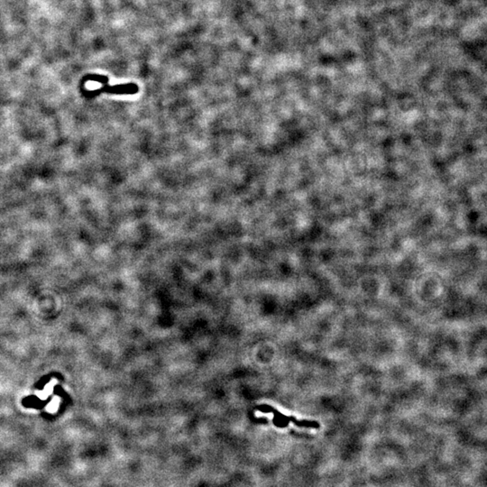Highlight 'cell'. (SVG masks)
I'll return each mask as SVG.
<instances>
[{"label":"cell","mask_w":487,"mask_h":487,"mask_svg":"<svg viewBox=\"0 0 487 487\" xmlns=\"http://www.w3.org/2000/svg\"><path fill=\"white\" fill-rule=\"evenodd\" d=\"M85 79H89V81H98L100 83H107L108 81V79L106 76H102V75H89Z\"/></svg>","instance_id":"obj_3"},{"label":"cell","mask_w":487,"mask_h":487,"mask_svg":"<svg viewBox=\"0 0 487 487\" xmlns=\"http://www.w3.org/2000/svg\"><path fill=\"white\" fill-rule=\"evenodd\" d=\"M256 409L261 410L263 412H273V414H274L273 422L278 427H286L289 422H292L293 423H295L299 427L320 428V424L318 422H310V421H298L296 418L291 417H291H285L284 414L280 413L279 411L274 410L273 407H271L269 405H264L263 404V405H260V406L256 407Z\"/></svg>","instance_id":"obj_1"},{"label":"cell","mask_w":487,"mask_h":487,"mask_svg":"<svg viewBox=\"0 0 487 487\" xmlns=\"http://www.w3.org/2000/svg\"><path fill=\"white\" fill-rule=\"evenodd\" d=\"M139 91V87L136 83L120 84V85H114V86H108L105 85L101 89H97L94 91H91V94H98L101 92H106L109 94H116V95H134L137 94Z\"/></svg>","instance_id":"obj_2"}]
</instances>
